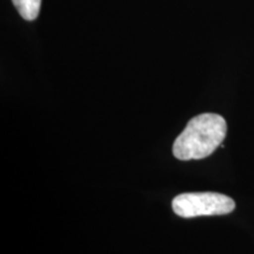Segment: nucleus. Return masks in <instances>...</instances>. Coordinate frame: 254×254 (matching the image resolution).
<instances>
[{
  "instance_id": "1",
  "label": "nucleus",
  "mask_w": 254,
  "mask_h": 254,
  "mask_svg": "<svg viewBox=\"0 0 254 254\" xmlns=\"http://www.w3.org/2000/svg\"><path fill=\"white\" fill-rule=\"evenodd\" d=\"M227 133L226 120L215 113L192 118L173 144L174 157L182 161L207 158L221 146Z\"/></svg>"
},
{
  "instance_id": "2",
  "label": "nucleus",
  "mask_w": 254,
  "mask_h": 254,
  "mask_svg": "<svg viewBox=\"0 0 254 254\" xmlns=\"http://www.w3.org/2000/svg\"><path fill=\"white\" fill-rule=\"evenodd\" d=\"M172 208L177 215L190 219L232 213L236 208V202L221 193H183L173 199Z\"/></svg>"
},
{
  "instance_id": "3",
  "label": "nucleus",
  "mask_w": 254,
  "mask_h": 254,
  "mask_svg": "<svg viewBox=\"0 0 254 254\" xmlns=\"http://www.w3.org/2000/svg\"><path fill=\"white\" fill-rule=\"evenodd\" d=\"M12 2L25 20H34L39 14L41 0H12Z\"/></svg>"
}]
</instances>
